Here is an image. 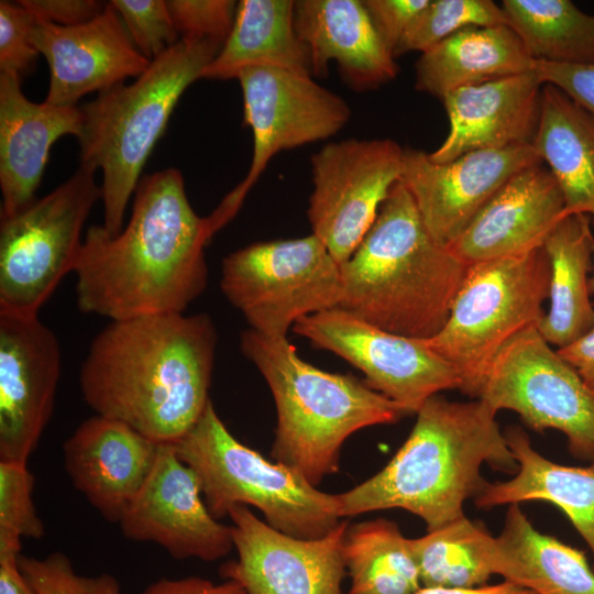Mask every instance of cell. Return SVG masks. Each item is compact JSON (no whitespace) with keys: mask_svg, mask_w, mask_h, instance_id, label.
Returning a JSON list of instances; mask_svg holds the SVG:
<instances>
[{"mask_svg":"<svg viewBox=\"0 0 594 594\" xmlns=\"http://www.w3.org/2000/svg\"><path fill=\"white\" fill-rule=\"evenodd\" d=\"M212 235L178 169L143 176L128 224L114 235L97 224L85 234L73 272L78 308L110 321L184 312L207 286Z\"/></svg>","mask_w":594,"mask_h":594,"instance_id":"1","label":"cell"},{"mask_svg":"<svg viewBox=\"0 0 594 594\" xmlns=\"http://www.w3.org/2000/svg\"><path fill=\"white\" fill-rule=\"evenodd\" d=\"M217 331L206 314L110 321L92 339L79 386L96 415L176 443L209 403Z\"/></svg>","mask_w":594,"mask_h":594,"instance_id":"2","label":"cell"},{"mask_svg":"<svg viewBox=\"0 0 594 594\" xmlns=\"http://www.w3.org/2000/svg\"><path fill=\"white\" fill-rule=\"evenodd\" d=\"M496 414L480 399H427L385 468L337 494L341 518L400 508L420 517L431 531L463 516L464 502L486 483L481 476L484 463L513 474L518 468Z\"/></svg>","mask_w":594,"mask_h":594,"instance_id":"3","label":"cell"},{"mask_svg":"<svg viewBox=\"0 0 594 594\" xmlns=\"http://www.w3.org/2000/svg\"><path fill=\"white\" fill-rule=\"evenodd\" d=\"M468 267L430 237L399 179L340 264L339 307L387 332L428 340L447 323Z\"/></svg>","mask_w":594,"mask_h":594,"instance_id":"4","label":"cell"},{"mask_svg":"<svg viewBox=\"0 0 594 594\" xmlns=\"http://www.w3.org/2000/svg\"><path fill=\"white\" fill-rule=\"evenodd\" d=\"M241 351L274 397L273 459L314 486L339 471L348 437L366 427L394 424L406 415L399 405L356 377L307 363L287 338L267 337L250 328L241 334Z\"/></svg>","mask_w":594,"mask_h":594,"instance_id":"5","label":"cell"},{"mask_svg":"<svg viewBox=\"0 0 594 594\" xmlns=\"http://www.w3.org/2000/svg\"><path fill=\"white\" fill-rule=\"evenodd\" d=\"M217 42L182 37L132 84H119L80 107V166L101 169L103 229L123 228L141 173L184 91L217 56Z\"/></svg>","mask_w":594,"mask_h":594,"instance_id":"6","label":"cell"},{"mask_svg":"<svg viewBox=\"0 0 594 594\" xmlns=\"http://www.w3.org/2000/svg\"><path fill=\"white\" fill-rule=\"evenodd\" d=\"M173 446L195 472L204 502L218 520L237 505H251L272 528L299 539L326 537L341 522L337 494L319 491L296 470L241 443L211 400Z\"/></svg>","mask_w":594,"mask_h":594,"instance_id":"7","label":"cell"},{"mask_svg":"<svg viewBox=\"0 0 594 594\" xmlns=\"http://www.w3.org/2000/svg\"><path fill=\"white\" fill-rule=\"evenodd\" d=\"M549 283L542 246L469 265L447 323L424 340L454 367L464 394L474 397L498 351L522 330L538 326Z\"/></svg>","mask_w":594,"mask_h":594,"instance_id":"8","label":"cell"},{"mask_svg":"<svg viewBox=\"0 0 594 594\" xmlns=\"http://www.w3.org/2000/svg\"><path fill=\"white\" fill-rule=\"evenodd\" d=\"M96 172L79 166L47 195L0 216V311L38 315L77 264L81 232L101 200Z\"/></svg>","mask_w":594,"mask_h":594,"instance_id":"9","label":"cell"},{"mask_svg":"<svg viewBox=\"0 0 594 594\" xmlns=\"http://www.w3.org/2000/svg\"><path fill=\"white\" fill-rule=\"evenodd\" d=\"M221 290L251 329L287 338L297 320L339 307L340 264L315 235L252 243L222 261Z\"/></svg>","mask_w":594,"mask_h":594,"instance_id":"10","label":"cell"},{"mask_svg":"<svg viewBox=\"0 0 594 594\" xmlns=\"http://www.w3.org/2000/svg\"><path fill=\"white\" fill-rule=\"evenodd\" d=\"M494 411L508 409L536 431L554 429L573 457L594 462V393L531 326L496 354L474 395Z\"/></svg>","mask_w":594,"mask_h":594,"instance_id":"11","label":"cell"},{"mask_svg":"<svg viewBox=\"0 0 594 594\" xmlns=\"http://www.w3.org/2000/svg\"><path fill=\"white\" fill-rule=\"evenodd\" d=\"M237 79L244 125L253 135V155L243 180L208 216L213 234L235 216L274 155L326 140L351 118L348 102L310 75L260 66L243 69Z\"/></svg>","mask_w":594,"mask_h":594,"instance_id":"12","label":"cell"},{"mask_svg":"<svg viewBox=\"0 0 594 594\" xmlns=\"http://www.w3.org/2000/svg\"><path fill=\"white\" fill-rule=\"evenodd\" d=\"M403 156L404 147L392 139L331 142L311 156L308 219L339 264L359 246L400 179Z\"/></svg>","mask_w":594,"mask_h":594,"instance_id":"13","label":"cell"},{"mask_svg":"<svg viewBox=\"0 0 594 594\" xmlns=\"http://www.w3.org/2000/svg\"><path fill=\"white\" fill-rule=\"evenodd\" d=\"M293 330L362 371L365 384L406 415L442 391L460 389L454 367L424 340L387 332L340 307L300 318Z\"/></svg>","mask_w":594,"mask_h":594,"instance_id":"14","label":"cell"},{"mask_svg":"<svg viewBox=\"0 0 594 594\" xmlns=\"http://www.w3.org/2000/svg\"><path fill=\"white\" fill-rule=\"evenodd\" d=\"M228 516L238 560L220 568L223 579L240 583L246 594H341L345 520L326 537L299 539L272 528L246 505Z\"/></svg>","mask_w":594,"mask_h":594,"instance_id":"15","label":"cell"},{"mask_svg":"<svg viewBox=\"0 0 594 594\" xmlns=\"http://www.w3.org/2000/svg\"><path fill=\"white\" fill-rule=\"evenodd\" d=\"M539 164L531 144L472 151L448 163L406 146L400 180L430 237L448 248L514 175Z\"/></svg>","mask_w":594,"mask_h":594,"instance_id":"16","label":"cell"},{"mask_svg":"<svg viewBox=\"0 0 594 594\" xmlns=\"http://www.w3.org/2000/svg\"><path fill=\"white\" fill-rule=\"evenodd\" d=\"M62 353L38 315L0 311V461L26 464L53 414Z\"/></svg>","mask_w":594,"mask_h":594,"instance_id":"17","label":"cell"},{"mask_svg":"<svg viewBox=\"0 0 594 594\" xmlns=\"http://www.w3.org/2000/svg\"><path fill=\"white\" fill-rule=\"evenodd\" d=\"M119 525L125 538L154 542L175 559L211 562L234 548L231 526L209 513L195 472L173 444H161L148 477Z\"/></svg>","mask_w":594,"mask_h":594,"instance_id":"18","label":"cell"},{"mask_svg":"<svg viewBox=\"0 0 594 594\" xmlns=\"http://www.w3.org/2000/svg\"><path fill=\"white\" fill-rule=\"evenodd\" d=\"M31 40L48 65L50 84L44 101L76 106L92 91H103L127 78H138L150 66L135 47L119 14L108 2L90 21L61 26L34 13Z\"/></svg>","mask_w":594,"mask_h":594,"instance_id":"19","label":"cell"},{"mask_svg":"<svg viewBox=\"0 0 594 594\" xmlns=\"http://www.w3.org/2000/svg\"><path fill=\"white\" fill-rule=\"evenodd\" d=\"M161 444L128 425L95 415L63 444L64 466L87 502L118 522L148 477Z\"/></svg>","mask_w":594,"mask_h":594,"instance_id":"20","label":"cell"},{"mask_svg":"<svg viewBox=\"0 0 594 594\" xmlns=\"http://www.w3.org/2000/svg\"><path fill=\"white\" fill-rule=\"evenodd\" d=\"M563 194L542 164L514 175L448 249L465 264L541 248L565 217Z\"/></svg>","mask_w":594,"mask_h":594,"instance_id":"21","label":"cell"},{"mask_svg":"<svg viewBox=\"0 0 594 594\" xmlns=\"http://www.w3.org/2000/svg\"><path fill=\"white\" fill-rule=\"evenodd\" d=\"M542 86L534 69L449 92L441 99L449 132L429 157L448 163L472 151L531 144Z\"/></svg>","mask_w":594,"mask_h":594,"instance_id":"22","label":"cell"},{"mask_svg":"<svg viewBox=\"0 0 594 594\" xmlns=\"http://www.w3.org/2000/svg\"><path fill=\"white\" fill-rule=\"evenodd\" d=\"M21 79L0 74V216L31 204L41 184L53 144L64 135L79 136L81 111L29 100Z\"/></svg>","mask_w":594,"mask_h":594,"instance_id":"23","label":"cell"},{"mask_svg":"<svg viewBox=\"0 0 594 594\" xmlns=\"http://www.w3.org/2000/svg\"><path fill=\"white\" fill-rule=\"evenodd\" d=\"M294 24L309 52L312 75H326L333 61L356 91L376 89L397 76L395 57L362 0H296Z\"/></svg>","mask_w":594,"mask_h":594,"instance_id":"24","label":"cell"},{"mask_svg":"<svg viewBox=\"0 0 594 594\" xmlns=\"http://www.w3.org/2000/svg\"><path fill=\"white\" fill-rule=\"evenodd\" d=\"M484 558L493 574L536 594H594V571L585 554L535 529L519 504L509 505Z\"/></svg>","mask_w":594,"mask_h":594,"instance_id":"25","label":"cell"},{"mask_svg":"<svg viewBox=\"0 0 594 594\" xmlns=\"http://www.w3.org/2000/svg\"><path fill=\"white\" fill-rule=\"evenodd\" d=\"M505 438L517 462L508 481L485 483L474 502L479 508L542 501L556 505L585 540L594 557V462L568 466L537 452L528 436L517 427Z\"/></svg>","mask_w":594,"mask_h":594,"instance_id":"26","label":"cell"},{"mask_svg":"<svg viewBox=\"0 0 594 594\" xmlns=\"http://www.w3.org/2000/svg\"><path fill=\"white\" fill-rule=\"evenodd\" d=\"M535 67L536 61L509 26H471L420 54L415 65V88L442 99L458 88Z\"/></svg>","mask_w":594,"mask_h":594,"instance_id":"27","label":"cell"},{"mask_svg":"<svg viewBox=\"0 0 594 594\" xmlns=\"http://www.w3.org/2000/svg\"><path fill=\"white\" fill-rule=\"evenodd\" d=\"M531 145L563 194L565 215L594 216V114L543 84Z\"/></svg>","mask_w":594,"mask_h":594,"instance_id":"28","label":"cell"},{"mask_svg":"<svg viewBox=\"0 0 594 594\" xmlns=\"http://www.w3.org/2000/svg\"><path fill=\"white\" fill-rule=\"evenodd\" d=\"M542 248L550 264V306L537 327L543 339L559 349L594 327L587 276L594 248L590 216H565Z\"/></svg>","mask_w":594,"mask_h":594,"instance_id":"29","label":"cell"},{"mask_svg":"<svg viewBox=\"0 0 594 594\" xmlns=\"http://www.w3.org/2000/svg\"><path fill=\"white\" fill-rule=\"evenodd\" d=\"M294 0H241L232 30L202 78L232 79L245 68L274 67L312 76L294 24Z\"/></svg>","mask_w":594,"mask_h":594,"instance_id":"30","label":"cell"},{"mask_svg":"<svg viewBox=\"0 0 594 594\" xmlns=\"http://www.w3.org/2000/svg\"><path fill=\"white\" fill-rule=\"evenodd\" d=\"M343 556L350 594H414L422 587L410 539L394 521L381 518L348 526Z\"/></svg>","mask_w":594,"mask_h":594,"instance_id":"31","label":"cell"},{"mask_svg":"<svg viewBox=\"0 0 594 594\" xmlns=\"http://www.w3.org/2000/svg\"><path fill=\"white\" fill-rule=\"evenodd\" d=\"M508 26L535 61L594 65V15L569 0H504Z\"/></svg>","mask_w":594,"mask_h":594,"instance_id":"32","label":"cell"},{"mask_svg":"<svg viewBox=\"0 0 594 594\" xmlns=\"http://www.w3.org/2000/svg\"><path fill=\"white\" fill-rule=\"evenodd\" d=\"M491 535L465 515L410 539L424 587L474 588L493 575L484 558Z\"/></svg>","mask_w":594,"mask_h":594,"instance_id":"33","label":"cell"},{"mask_svg":"<svg viewBox=\"0 0 594 594\" xmlns=\"http://www.w3.org/2000/svg\"><path fill=\"white\" fill-rule=\"evenodd\" d=\"M507 25L502 6L492 0H429L416 15L395 50V58L424 53L452 34L471 26Z\"/></svg>","mask_w":594,"mask_h":594,"instance_id":"34","label":"cell"},{"mask_svg":"<svg viewBox=\"0 0 594 594\" xmlns=\"http://www.w3.org/2000/svg\"><path fill=\"white\" fill-rule=\"evenodd\" d=\"M34 483L26 464L0 461V552L20 553L21 538L44 536L32 498Z\"/></svg>","mask_w":594,"mask_h":594,"instance_id":"35","label":"cell"},{"mask_svg":"<svg viewBox=\"0 0 594 594\" xmlns=\"http://www.w3.org/2000/svg\"><path fill=\"white\" fill-rule=\"evenodd\" d=\"M19 566L35 594H120L119 581L111 574L79 575L69 558L58 551L43 559L19 556Z\"/></svg>","mask_w":594,"mask_h":594,"instance_id":"36","label":"cell"},{"mask_svg":"<svg viewBox=\"0 0 594 594\" xmlns=\"http://www.w3.org/2000/svg\"><path fill=\"white\" fill-rule=\"evenodd\" d=\"M110 3L135 47L147 59L153 61L180 40L167 1L112 0Z\"/></svg>","mask_w":594,"mask_h":594,"instance_id":"37","label":"cell"},{"mask_svg":"<svg viewBox=\"0 0 594 594\" xmlns=\"http://www.w3.org/2000/svg\"><path fill=\"white\" fill-rule=\"evenodd\" d=\"M167 6L182 37L209 40L223 46L235 19L233 0H169Z\"/></svg>","mask_w":594,"mask_h":594,"instance_id":"38","label":"cell"},{"mask_svg":"<svg viewBox=\"0 0 594 594\" xmlns=\"http://www.w3.org/2000/svg\"><path fill=\"white\" fill-rule=\"evenodd\" d=\"M33 13L20 1H0V74L22 78L40 54L31 40Z\"/></svg>","mask_w":594,"mask_h":594,"instance_id":"39","label":"cell"},{"mask_svg":"<svg viewBox=\"0 0 594 594\" xmlns=\"http://www.w3.org/2000/svg\"><path fill=\"white\" fill-rule=\"evenodd\" d=\"M362 2L381 40L394 56L410 23L429 0H362Z\"/></svg>","mask_w":594,"mask_h":594,"instance_id":"40","label":"cell"},{"mask_svg":"<svg viewBox=\"0 0 594 594\" xmlns=\"http://www.w3.org/2000/svg\"><path fill=\"white\" fill-rule=\"evenodd\" d=\"M542 84H551L594 114V65H569L536 61Z\"/></svg>","mask_w":594,"mask_h":594,"instance_id":"41","label":"cell"},{"mask_svg":"<svg viewBox=\"0 0 594 594\" xmlns=\"http://www.w3.org/2000/svg\"><path fill=\"white\" fill-rule=\"evenodd\" d=\"M36 16L61 26L86 23L101 13L106 7L96 0H21Z\"/></svg>","mask_w":594,"mask_h":594,"instance_id":"42","label":"cell"},{"mask_svg":"<svg viewBox=\"0 0 594 594\" xmlns=\"http://www.w3.org/2000/svg\"><path fill=\"white\" fill-rule=\"evenodd\" d=\"M141 594H246V592L233 580L215 584L199 576H187L160 579L146 586Z\"/></svg>","mask_w":594,"mask_h":594,"instance_id":"43","label":"cell"},{"mask_svg":"<svg viewBox=\"0 0 594 594\" xmlns=\"http://www.w3.org/2000/svg\"><path fill=\"white\" fill-rule=\"evenodd\" d=\"M557 352L594 393V327Z\"/></svg>","mask_w":594,"mask_h":594,"instance_id":"44","label":"cell"},{"mask_svg":"<svg viewBox=\"0 0 594 594\" xmlns=\"http://www.w3.org/2000/svg\"><path fill=\"white\" fill-rule=\"evenodd\" d=\"M15 552H0V594H35L19 566Z\"/></svg>","mask_w":594,"mask_h":594,"instance_id":"45","label":"cell"},{"mask_svg":"<svg viewBox=\"0 0 594 594\" xmlns=\"http://www.w3.org/2000/svg\"><path fill=\"white\" fill-rule=\"evenodd\" d=\"M414 594H536L532 591L504 581L495 585H483L474 588L421 587Z\"/></svg>","mask_w":594,"mask_h":594,"instance_id":"46","label":"cell"},{"mask_svg":"<svg viewBox=\"0 0 594 594\" xmlns=\"http://www.w3.org/2000/svg\"><path fill=\"white\" fill-rule=\"evenodd\" d=\"M593 260H594V248H593ZM593 270H594V263H593ZM590 294H594V271H593V275L590 279Z\"/></svg>","mask_w":594,"mask_h":594,"instance_id":"47","label":"cell"}]
</instances>
